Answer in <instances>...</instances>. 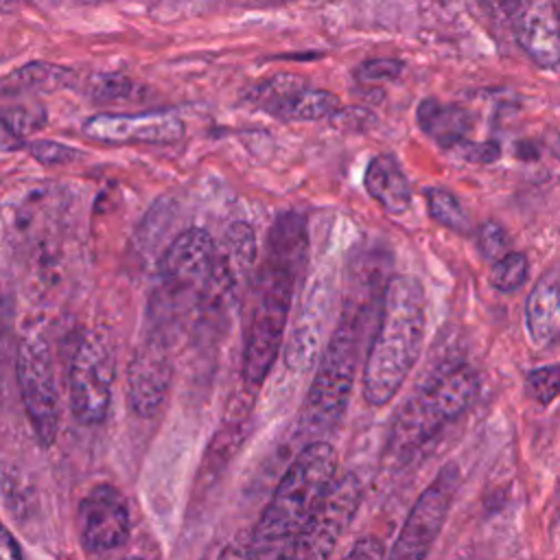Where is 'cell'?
<instances>
[{
    "label": "cell",
    "instance_id": "obj_13",
    "mask_svg": "<svg viewBox=\"0 0 560 560\" xmlns=\"http://www.w3.org/2000/svg\"><path fill=\"white\" fill-rule=\"evenodd\" d=\"M173 381V365L162 339H144L127 368V402L140 418H153L164 407Z\"/></svg>",
    "mask_w": 560,
    "mask_h": 560
},
{
    "label": "cell",
    "instance_id": "obj_30",
    "mask_svg": "<svg viewBox=\"0 0 560 560\" xmlns=\"http://www.w3.org/2000/svg\"><path fill=\"white\" fill-rule=\"evenodd\" d=\"M201 560H254V553H252L249 540L247 542L228 540V542H221V545L208 549Z\"/></svg>",
    "mask_w": 560,
    "mask_h": 560
},
{
    "label": "cell",
    "instance_id": "obj_8",
    "mask_svg": "<svg viewBox=\"0 0 560 560\" xmlns=\"http://www.w3.org/2000/svg\"><path fill=\"white\" fill-rule=\"evenodd\" d=\"M15 374L33 433L42 446H50L59 431V396L50 354L39 339L26 337L20 343Z\"/></svg>",
    "mask_w": 560,
    "mask_h": 560
},
{
    "label": "cell",
    "instance_id": "obj_31",
    "mask_svg": "<svg viewBox=\"0 0 560 560\" xmlns=\"http://www.w3.org/2000/svg\"><path fill=\"white\" fill-rule=\"evenodd\" d=\"M385 545L376 536H363L341 560H385Z\"/></svg>",
    "mask_w": 560,
    "mask_h": 560
},
{
    "label": "cell",
    "instance_id": "obj_7",
    "mask_svg": "<svg viewBox=\"0 0 560 560\" xmlns=\"http://www.w3.org/2000/svg\"><path fill=\"white\" fill-rule=\"evenodd\" d=\"M114 389V357L96 332H83L68 368L72 416L81 424H101L107 418Z\"/></svg>",
    "mask_w": 560,
    "mask_h": 560
},
{
    "label": "cell",
    "instance_id": "obj_4",
    "mask_svg": "<svg viewBox=\"0 0 560 560\" xmlns=\"http://www.w3.org/2000/svg\"><path fill=\"white\" fill-rule=\"evenodd\" d=\"M479 376L468 365H457L431 378L396 413L385 444V462L405 466L446 424L457 420L475 400Z\"/></svg>",
    "mask_w": 560,
    "mask_h": 560
},
{
    "label": "cell",
    "instance_id": "obj_19",
    "mask_svg": "<svg viewBox=\"0 0 560 560\" xmlns=\"http://www.w3.org/2000/svg\"><path fill=\"white\" fill-rule=\"evenodd\" d=\"M72 83H74L72 70L63 66L46 63V61H31L0 79V96L22 98L33 94H50V92L70 88Z\"/></svg>",
    "mask_w": 560,
    "mask_h": 560
},
{
    "label": "cell",
    "instance_id": "obj_14",
    "mask_svg": "<svg viewBox=\"0 0 560 560\" xmlns=\"http://www.w3.org/2000/svg\"><path fill=\"white\" fill-rule=\"evenodd\" d=\"M79 532L83 545L92 551L120 547L129 536L125 497L114 486H94L79 503Z\"/></svg>",
    "mask_w": 560,
    "mask_h": 560
},
{
    "label": "cell",
    "instance_id": "obj_27",
    "mask_svg": "<svg viewBox=\"0 0 560 560\" xmlns=\"http://www.w3.org/2000/svg\"><path fill=\"white\" fill-rule=\"evenodd\" d=\"M31 158L44 166H59V164H70L79 158H83V153L70 144L57 142V140H31L26 144Z\"/></svg>",
    "mask_w": 560,
    "mask_h": 560
},
{
    "label": "cell",
    "instance_id": "obj_22",
    "mask_svg": "<svg viewBox=\"0 0 560 560\" xmlns=\"http://www.w3.org/2000/svg\"><path fill=\"white\" fill-rule=\"evenodd\" d=\"M304 85H306V83H304L300 77H295V74H284V72H282V74H273V77H269V79H265L262 83H258V85L252 88L249 101H252L256 107H260V109L273 114L276 107H278L289 94H293L295 90H300V88H304Z\"/></svg>",
    "mask_w": 560,
    "mask_h": 560
},
{
    "label": "cell",
    "instance_id": "obj_21",
    "mask_svg": "<svg viewBox=\"0 0 560 560\" xmlns=\"http://www.w3.org/2000/svg\"><path fill=\"white\" fill-rule=\"evenodd\" d=\"M427 210L433 221H438L440 225H444L457 234H466L470 230L466 210L462 208L459 199L446 188L433 186L427 190Z\"/></svg>",
    "mask_w": 560,
    "mask_h": 560
},
{
    "label": "cell",
    "instance_id": "obj_26",
    "mask_svg": "<svg viewBox=\"0 0 560 560\" xmlns=\"http://www.w3.org/2000/svg\"><path fill=\"white\" fill-rule=\"evenodd\" d=\"M525 387L536 402L549 405L560 396V365L551 363L532 370L525 378Z\"/></svg>",
    "mask_w": 560,
    "mask_h": 560
},
{
    "label": "cell",
    "instance_id": "obj_32",
    "mask_svg": "<svg viewBox=\"0 0 560 560\" xmlns=\"http://www.w3.org/2000/svg\"><path fill=\"white\" fill-rule=\"evenodd\" d=\"M459 153H462V158H466L468 162H481V164H486V162H494L497 158H499V147L494 144V142H481V144H475V142H470V140H466V142H462L459 147H455Z\"/></svg>",
    "mask_w": 560,
    "mask_h": 560
},
{
    "label": "cell",
    "instance_id": "obj_35",
    "mask_svg": "<svg viewBox=\"0 0 560 560\" xmlns=\"http://www.w3.org/2000/svg\"><path fill=\"white\" fill-rule=\"evenodd\" d=\"M118 560H147V558H140V556H125V558H118Z\"/></svg>",
    "mask_w": 560,
    "mask_h": 560
},
{
    "label": "cell",
    "instance_id": "obj_3",
    "mask_svg": "<svg viewBox=\"0 0 560 560\" xmlns=\"http://www.w3.org/2000/svg\"><path fill=\"white\" fill-rule=\"evenodd\" d=\"M337 451L324 440H315L298 453L249 536L254 558L276 551L313 516L337 479Z\"/></svg>",
    "mask_w": 560,
    "mask_h": 560
},
{
    "label": "cell",
    "instance_id": "obj_20",
    "mask_svg": "<svg viewBox=\"0 0 560 560\" xmlns=\"http://www.w3.org/2000/svg\"><path fill=\"white\" fill-rule=\"evenodd\" d=\"M339 109V101L335 94L326 90H313L308 85L289 94L273 112V116L289 122H306V120H324L332 118Z\"/></svg>",
    "mask_w": 560,
    "mask_h": 560
},
{
    "label": "cell",
    "instance_id": "obj_10",
    "mask_svg": "<svg viewBox=\"0 0 560 560\" xmlns=\"http://www.w3.org/2000/svg\"><path fill=\"white\" fill-rule=\"evenodd\" d=\"M332 298H335V280L328 273L315 276L313 280H308V287H304L298 313L289 328L287 348H284L287 368H291L293 372H306L315 363L322 350L324 328L330 315Z\"/></svg>",
    "mask_w": 560,
    "mask_h": 560
},
{
    "label": "cell",
    "instance_id": "obj_23",
    "mask_svg": "<svg viewBox=\"0 0 560 560\" xmlns=\"http://www.w3.org/2000/svg\"><path fill=\"white\" fill-rule=\"evenodd\" d=\"M527 271H529L527 256L521 252H508L503 258H499L492 265L490 284L501 293H512L525 284Z\"/></svg>",
    "mask_w": 560,
    "mask_h": 560
},
{
    "label": "cell",
    "instance_id": "obj_9",
    "mask_svg": "<svg viewBox=\"0 0 560 560\" xmlns=\"http://www.w3.org/2000/svg\"><path fill=\"white\" fill-rule=\"evenodd\" d=\"M457 488H459V468L455 464H448L433 477V481L420 492V497L411 505L409 516L405 518L400 534L394 547L389 549L387 560H424L427 558L438 534L442 532V525L446 521V514L451 510Z\"/></svg>",
    "mask_w": 560,
    "mask_h": 560
},
{
    "label": "cell",
    "instance_id": "obj_37",
    "mask_svg": "<svg viewBox=\"0 0 560 560\" xmlns=\"http://www.w3.org/2000/svg\"><path fill=\"white\" fill-rule=\"evenodd\" d=\"M558 501H560V483H558Z\"/></svg>",
    "mask_w": 560,
    "mask_h": 560
},
{
    "label": "cell",
    "instance_id": "obj_12",
    "mask_svg": "<svg viewBox=\"0 0 560 560\" xmlns=\"http://www.w3.org/2000/svg\"><path fill=\"white\" fill-rule=\"evenodd\" d=\"M214 241L201 228H188L177 234L164 249L158 273L168 295L179 298L192 291H201L210 278L214 265Z\"/></svg>",
    "mask_w": 560,
    "mask_h": 560
},
{
    "label": "cell",
    "instance_id": "obj_33",
    "mask_svg": "<svg viewBox=\"0 0 560 560\" xmlns=\"http://www.w3.org/2000/svg\"><path fill=\"white\" fill-rule=\"evenodd\" d=\"M0 560H22V551L4 525H0Z\"/></svg>",
    "mask_w": 560,
    "mask_h": 560
},
{
    "label": "cell",
    "instance_id": "obj_11",
    "mask_svg": "<svg viewBox=\"0 0 560 560\" xmlns=\"http://www.w3.org/2000/svg\"><path fill=\"white\" fill-rule=\"evenodd\" d=\"M83 133L103 144H173L184 136V120L173 109L140 114H96Z\"/></svg>",
    "mask_w": 560,
    "mask_h": 560
},
{
    "label": "cell",
    "instance_id": "obj_1",
    "mask_svg": "<svg viewBox=\"0 0 560 560\" xmlns=\"http://www.w3.org/2000/svg\"><path fill=\"white\" fill-rule=\"evenodd\" d=\"M427 328L424 289L413 276H392L383 287L376 328L363 365V398L387 405L416 365Z\"/></svg>",
    "mask_w": 560,
    "mask_h": 560
},
{
    "label": "cell",
    "instance_id": "obj_36",
    "mask_svg": "<svg viewBox=\"0 0 560 560\" xmlns=\"http://www.w3.org/2000/svg\"><path fill=\"white\" fill-rule=\"evenodd\" d=\"M79 2H105V0H79Z\"/></svg>",
    "mask_w": 560,
    "mask_h": 560
},
{
    "label": "cell",
    "instance_id": "obj_2",
    "mask_svg": "<svg viewBox=\"0 0 560 560\" xmlns=\"http://www.w3.org/2000/svg\"><path fill=\"white\" fill-rule=\"evenodd\" d=\"M374 280H378L376 271L370 276L357 271L346 291L339 322L326 341L302 405L300 427L308 435L332 431L348 407L359 365L363 328L374 304Z\"/></svg>",
    "mask_w": 560,
    "mask_h": 560
},
{
    "label": "cell",
    "instance_id": "obj_18",
    "mask_svg": "<svg viewBox=\"0 0 560 560\" xmlns=\"http://www.w3.org/2000/svg\"><path fill=\"white\" fill-rule=\"evenodd\" d=\"M416 116L422 131L444 149L459 147L472 131V116L464 107L438 98H422Z\"/></svg>",
    "mask_w": 560,
    "mask_h": 560
},
{
    "label": "cell",
    "instance_id": "obj_34",
    "mask_svg": "<svg viewBox=\"0 0 560 560\" xmlns=\"http://www.w3.org/2000/svg\"><path fill=\"white\" fill-rule=\"evenodd\" d=\"M494 2L499 4V9H508V11H512L516 4V0H494Z\"/></svg>",
    "mask_w": 560,
    "mask_h": 560
},
{
    "label": "cell",
    "instance_id": "obj_6",
    "mask_svg": "<svg viewBox=\"0 0 560 560\" xmlns=\"http://www.w3.org/2000/svg\"><path fill=\"white\" fill-rule=\"evenodd\" d=\"M361 505V481L354 472L335 479L313 516L287 540L276 560H328Z\"/></svg>",
    "mask_w": 560,
    "mask_h": 560
},
{
    "label": "cell",
    "instance_id": "obj_25",
    "mask_svg": "<svg viewBox=\"0 0 560 560\" xmlns=\"http://www.w3.org/2000/svg\"><path fill=\"white\" fill-rule=\"evenodd\" d=\"M138 85L125 77V74H96L90 81L88 92L92 94L94 101H105V103H114V101H127L133 94H138Z\"/></svg>",
    "mask_w": 560,
    "mask_h": 560
},
{
    "label": "cell",
    "instance_id": "obj_16",
    "mask_svg": "<svg viewBox=\"0 0 560 560\" xmlns=\"http://www.w3.org/2000/svg\"><path fill=\"white\" fill-rule=\"evenodd\" d=\"M527 332L534 346L549 348L560 341V282L556 276H542L527 295Z\"/></svg>",
    "mask_w": 560,
    "mask_h": 560
},
{
    "label": "cell",
    "instance_id": "obj_5",
    "mask_svg": "<svg viewBox=\"0 0 560 560\" xmlns=\"http://www.w3.org/2000/svg\"><path fill=\"white\" fill-rule=\"evenodd\" d=\"M300 273L289 265L265 258L254 280V306L243 348V383L249 394L262 385L280 352Z\"/></svg>",
    "mask_w": 560,
    "mask_h": 560
},
{
    "label": "cell",
    "instance_id": "obj_15",
    "mask_svg": "<svg viewBox=\"0 0 560 560\" xmlns=\"http://www.w3.org/2000/svg\"><path fill=\"white\" fill-rule=\"evenodd\" d=\"M512 13L525 55L547 70L560 66V13L553 0H516Z\"/></svg>",
    "mask_w": 560,
    "mask_h": 560
},
{
    "label": "cell",
    "instance_id": "obj_29",
    "mask_svg": "<svg viewBox=\"0 0 560 560\" xmlns=\"http://www.w3.org/2000/svg\"><path fill=\"white\" fill-rule=\"evenodd\" d=\"M402 72V61L392 57L370 59L357 68V79L361 85H383L398 79Z\"/></svg>",
    "mask_w": 560,
    "mask_h": 560
},
{
    "label": "cell",
    "instance_id": "obj_17",
    "mask_svg": "<svg viewBox=\"0 0 560 560\" xmlns=\"http://www.w3.org/2000/svg\"><path fill=\"white\" fill-rule=\"evenodd\" d=\"M363 184L370 197L389 214H402L411 206V186L392 155L372 158Z\"/></svg>",
    "mask_w": 560,
    "mask_h": 560
},
{
    "label": "cell",
    "instance_id": "obj_24",
    "mask_svg": "<svg viewBox=\"0 0 560 560\" xmlns=\"http://www.w3.org/2000/svg\"><path fill=\"white\" fill-rule=\"evenodd\" d=\"M44 120H46L44 109L35 105L20 103V105H7L0 109V125L15 140H22L33 131H37L39 127H44Z\"/></svg>",
    "mask_w": 560,
    "mask_h": 560
},
{
    "label": "cell",
    "instance_id": "obj_28",
    "mask_svg": "<svg viewBox=\"0 0 560 560\" xmlns=\"http://www.w3.org/2000/svg\"><path fill=\"white\" fill-rule=\"evenodd\" d=\"M477 245L486 260L497 262L499 258H503L510 252V236L501 223L486 221V223H481V228L477 232Z\"/></svg>",
    "mask_w": 560,
    "mask_h": 560
}]
</instances>
